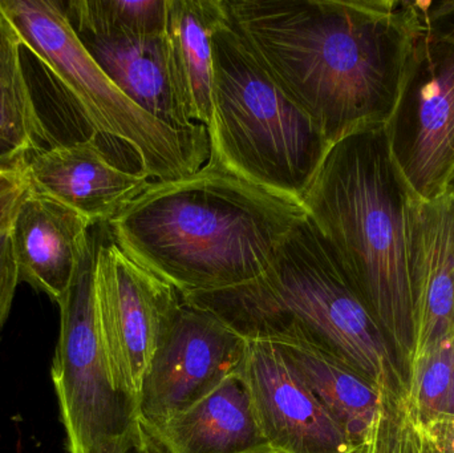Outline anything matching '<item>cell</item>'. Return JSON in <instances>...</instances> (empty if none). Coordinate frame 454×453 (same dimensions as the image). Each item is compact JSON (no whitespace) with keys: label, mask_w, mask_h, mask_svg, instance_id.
Listing matches in <instances>:
<instances>
[{"label":"cell","mask_w":454,"mask_h":453,"mask_svg":"<svg viewBox=\"0 0 454 453\" xmlns=\"http://www.w3.org/2000/svg\"><path fill=\"white\" fill-rule=\"evenodd\" d=\"M227 21L333 145L386 127L419 24L416 2L221 0Z\"/></svg>","instance_id":"cell-1"},{"label":"cell","mask_w":454,"mask_h":453,"mask_svg":"<svg viewBox=\"0 0 454 453\" xmlns=\"http://www.w3.org/2000/svg\"><path fill=\"white\" fill-rule=\"evenodd\" d=\"M307 215L207 160L193 175L149 184L108 223L109 237L181 295L245 284Z\"/></svg>","instance_id":"cell-2"},{"label":"cell","mask_w":454,"mask_h":453,"mask_svg":"<svg viewBox=\"0 0 454 453\" xmlns=\"http://www.w3.org/2000/svg\"><path fill=\"white\" fill-rule=\"evenodd\" d=\"M412 199L392 157L386 127H372L331 146L301 199L405 372L415 343L408 242Z\"/></svg>","instance_id":"cell-3"},{"label":"cell","mask_w":454,"mask_h":453,"mask_svg":"<svg viewBox=\"0 0 454 453\" xmlns=\"http://www.w3.org/2000/svg\"><path fill=\"white\" fill-rule=\"evenodd\" d=\"M181 297L246 340L304 343L346 362L379 387L405 385L383 330L309 217L255 278Z\"/></svg>","instance_id":"cell-4"},{"label":"cell","mask_w":454,"mask_h":453,"mask_svg":"<svg viewBox=\"0 0 454 453\" xmlns=\"http://www.w3.org/2000/svg\"><path fill=\"white\" fill-rule=\"evenodd\" d=\"M212 58L210 159L232 175L301 204L333 145L256 60L223 8L212 35Z\"/></svg>","instance_id":"cell-5"},{"label":"cell","mask_w":454,"mask_h":453,"mask_svg":"<svg viewBox=\"0 0 454 453\" xmlns=\"http://www.w3.org/2000/svg\"><path fill=\"white\" fill-rule=\"evenodd\" d=\"M23 47L60 85L82 121L100 137L129 146L138 172L152 183L178 180L201 169L210 156L205 127L177 130L125 96L90 55L55 0H0Z\"/></svg>","instance_id":"cell-6"},{"label":"cell","mask_w":454,"mask_h":453,"mask_svg":"<svg viewBox=\"0 0 454 453\" xmlns=\"http://www.w3.org/2000/svg\"><path fill=\"white\" fill-rule=\"evenodd\" d=\"M416 4L418 29L386 132L412 196L434 201L454 178V0Z\"/></svg>","instance_id":"cell-7"},{"label":"cell","mask_w":454,"mask_h":453,"mask_svg":"<svg viewBox=\"0 0 454 453\" xmlns=\"http://www.w3.org/2000/svg\"><path fill=\"white\" fill-rule=\"evenodd\" d=\"M101 225H95L79 268L60 302V327L51 369L69 453H120L140 418L117 390L98 334L93 295Z\"/></svg>","instance_id":"cell-8"},{"label":"cell","mask_w":454,"mask_h":453,"mask_svg":"<svg viewBox=\"0 0 454 453\" xmlns=\"http://www.w3.org/2000/svg\"><path fill=\"white\" fill-rule=\"evenodd\" d=\"M101 225L95 258L96 322L112 379L138 412L144 378L180 293L125 254Z\"/></svg>","instance_id":"cell-9"},{"label":"cell","mask_w":454,"mask_h":453,"mask_svg":"<svg viewBox=\"0 0 454 453\" xmlns=\"http://www.w3.org/2000/svg\"><path fill=\"white\" fill-rule=\"evenodd\" d=\"M247 340L209 311L181 301L144 378L138 418L159 425L239 371Z\"/></svg>","instance_id":"cell-10"},{"label":"cell","mask_w":454,"mask_h":453,"mask_svg":"<svg viewBox=\"0 0 454 453\" xmlns=\"http://www.w3.org/2000/svg\"><path fill=\"white\" fill-rule=\"evenodd\" d=\"M238 374L272 451L348 453L355 446L275 343L247 340Z\"/></svg>","instance_id":"cell-11"},{"label":"cell","mask_w":454,"mask_h":453,"mask_svg":"<svg viewBox=\"0 0 454 453\" xmlns=\"http://www.w3.org/2000/svg\"><path fill=\"white\" fill-rule=\"evenodd\" d=\"M21 167L32 191L74 210L92 225H106L152 183L140 172L117 167L98 135L37 149Z\"/></svg>","instance_id":"cell-12"},{"label":"cell","mask_w":454,"mask_h":453,"mask_svg":"<svg viewBox=\"0 0 454 453\" xmlns=\"http://www.w3.org/2000/svg\"><path fill=\"white\" fill-rule=\"evenodd\" d=\"M408 242L415 303L411 367L427 351L454 335L453 189L434 201L413 197L408 209Z\"/></svg>","instance_id":"cell-13"},{"label":"cell","mask_w":454,"mask_h":453,"mask_svg":"<svg viewBox=\"0 0 454 453\" xmlns=\"http://www.w3.org/2000/svg\"><path fill=\"white\" fill-rule=\"evenodd\" d=\"M95 225L79 213L27 188L10 229L20 282L60 302Z\"/></svg>","instance_id":"cell-14"},{"label":"cell","mask_w":454,"mask_h":453,"mask_svg":"<svg viewBox=\"0 0 454 453\" xmlns=\"http://www.w3.org/2000/svg\"><path fill=\"white\" fill-rule=\"evenodd\" d=\"M143 426L165 453L272 452L238 372L191 409Z\"/></svg>","instance_id":"cell-15"},{"label":"cell","mask_w":454,"mask_h":453,"mask_svg":"<svg viewBox=\"0 0 454 453\" xmlns=\"http://www.w3.org/2000/svg\"><path fill=\"white\" fill-rule=\"evenodd\" d=\"M77 35L109 79L146 113L177 130L204 127L192 122L178 101L164 34Z\"/></svg>","instance_id":"cell-16"},{"label":"cell","mask_w":454,"mask_h":453,"mask_svg":"<svg viewBox=\"0 0 454 453\" xmlns=\"http://www.w3.org/2000/svg\"><path fill=\"white\" fill-rule=\"evenodd\" d=\"M221 0H167L164 37L176 95L188 119L209 128L213 116L212 35Z\"/></svg>","instance_id":"cell-17"},{"label":"cell","mask_w":454,"mask_h":453,"mask_svg":"<svg viewBox=\"0 0 454 453\" xmlns=\"http://www.w3.org/2000/svg\"><path fill=\"white\" fill-rule=\"evenodd\" d=\"M290 359L320 403L338 420L352 443L364 438L375 422L384 390L354 367L304 343H275Z\"/></svg>","instance_id":"cell-18"},{"label":"cell","mask_w":454,"mask_h":453,"mask_svg":"<svg viewBox=\"0 0 454 453\" xmlns=\"http://www.w3.org/2000/svg\"><path fill=\"white\" fill-rule=\"evenodd\" d=\"M20 34L0 2V153L23 160L51 143L21 61Z\"/></svg>","instance_id":"cell-19"},{"label":"cell","mask_w":454,"mask_h":453,"mask_svg":"<svg viewBox=\"0 0 454 453\" xmlns=\"http://www.w3.org/2000/svg\"><path fill=\"white\" fill-rule=\"evenodd\" d=\"M64 10L77 34H164L167 0H71Z\"/></svg>","instance_id":"cell-20"},{"label":"cell","mask_w":454,"mask_h":453,"mask_svg":"<svg viewBox=\"0 0 454 453\" xmlns=\"http://www.w3.org/2000/svg\"><path fill=\"white\" fill-rule=\"evenodd\" d=\"M348 453H424L420 423L411 407L407 386L386 387L375 422Z\"/></svg>","instance_id":"cell-21"},{"label":"cell","mask_w":454,"mask_h":453,"mask_svg":"<svg viewBox=\"0 0 454 453\" xmlns=\"http://www.w3.org/2000/svg\"><path fill=\"white\" fill-rule=\"evenodd\" d=\"M407 375L408 398L418 422L424 425L440 417L452 388L454 335L413 362Z\"/></svg>","instance_id":"cell-22"},{"label":"cell","mask_w":454,"mask_h":453,"mask_svg":"<svg viewBox=\"0 0 454 453\" xmlns=\"http://www.w3.org/2000/svg\"><path fill=\"white\" fill-rule=\"evenodd\" d=\"M19 164L0 173V234L10 230L28 184Z\"/></svg>","instance_id":"cell-23"},{"label":"cell","mask_w":454,"mask_h":453,"mask_svg":"<svg viewBox=\"0 0 454 453\" xmlns=\"http://www.w3.org/2000/svg\"><path fill=\"white\" fill-rule=\"evenodd\" d=\"M20 284L10 230L0 234V332L10 316L16 289Z\"/></svg>","instance_id":"cell-24"},{"label":"cell","mask_w":454,"mask_h":453,"mask_svg":"<svg viewBox=\"0 0 454 453\" xmlns=\"http://www.w3.org/2000/svg\"><path fill=\"white\" fill-rule=\"evenodd\" d=\"M424 453H454V417L440 415L420 425Z\"/></svg>","instance_id":"cell-25"},{"label":"cell","mask_w":454,"mask_h":453,"mask_svg":"<svg viewBox=\"0 0 454 453\" xmlns=\"http://www.w3.org/2000/svg\"><path fill=\"white\" fill-rule=\"evenodd\" d=\"M120 453H165L160 449L159 444L149 435L143 425H138L135 435L130 439L129 443L122 449Z\"/></svg>","instance_id":"cell-26"},{"label":"cell","mask_w":454,"mask_h":453,"mask_svg":"<svg viewBox=\"0 0 454 453\" xmlns=\"http://www.w3.org/2000/svg\"><path fill=\"white\" fill-rule=\"evenodd\" d=\"M442 415H452L454 417V377L452 388H450V396H448L447 403H445L444 411Z\"/></svg>","instance_id":"cell-27"},{"label":"cell","mask_w":454,"mask_h":453,"mask_svg":"<svg viewBox=\"0 0 454 453\" xmlns=\"http://www.w3.org/2000/svg\"><path fill=\"white\" fill-rule=\"evenodd\" d=\"M20 161L21 160H13L10 159V157L0 156V173H2L3 170L8 169V168L13 167V165L19 164Z\"/></svg>","instance_id":"cell-28"},{"label":"cell","mask_w":454,"mask_h":453,"mask_svg":"<svg viewBox=\"0 0 454 453\" xmlns=\"http://www.w3.org/2000/svg\"><path fill=\"white\" fill-rule=\"evenodd\" d=\"M450 189H453V191H454V178H453L452 184H450ZM450 189H448V191H450Z\"/></svg>","instance_id":"cell-29"},{"label":"cell","mask_w":454,"mask_h":453,"mask_svg":"<svg viewBox=\"0 0 454 453\" xmlns=\"http://www.w3.org/2000/svg\"><path fill=\"white\" fill-rule=\"evenodd\" d=\"M267 453H280V452H275V451H272V452H267Z\"/></svg>","instance_id":"cell-30"},{"label":"cell","mask_w":454,"mask_h":453,"mask_svg":"<svg viewBox=\"0 0 454 453\" xmlns=\"http://www.w3.org/2000/svg\"><path fill=\"white\" fill-rule=\"evenodd\" d=\"M0 156H2V157H5V156H3V154H2V153H0ZM10 159H11V157H10Z\"/></svg>","instance_id":"cell-31"}]
</instances>
